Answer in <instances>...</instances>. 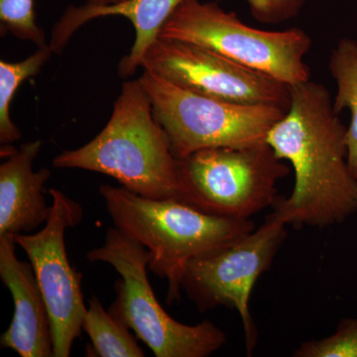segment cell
Masks as SVG:
<instances>
[{
  "mask_svg": "<svg viewBox=\"0 0 357 357\" xmlns=\"http://www.w3.org/2000/svg\"><path fill=\"white\" fill-rule=\"evenodd\" d=\"M52 197L50 215L36 234L14 236L24 250L51 319L54 357H69L75 340L81 337L86 307L82 290L83 275L70 266L65 245L66 230L83 220L81 204L57 189Z\"/></svg>",
  "mask_w": 357,
  "mask_h": 357,
  "instance_id": "9",
  "label": "cell"
},
{
  "mask_svg": "<svg viewBox=\"0 0 357 357\" xmlns=\"http://www.w3.org/2000/svg\"><path fill=\"white\" fill-rule=\"evenodd\" d=\"M180 160L178 201L215 217L250 220L272 208L290 173L268 143L199 150Z\"/></svg>",
  "mask_w": 357,
  "mask_h": 357,
  "instance_id": "7",
  "label": "cell"
},
{
  "mask_svg": "<svg viewBox=\"0 0 357 357\" xmlns=\"http://www.w3.org/2000/svg\"><path fill=\"white\" fill-rule=\"evenodd\" d=\"M82 328L89 340V356L143 357L144 351L131 335L128 326L103 307L98 298L89 300Z\"/></svg>",
  "mask_w": 357,
  "mask_h": 357,
  "instance_id": "15",
  "label": "cell"
},
{
  "mask_svg": "<svg viewBox=\"0 0 357 357\" xmlns=\"http://www.w3.org/2000/svg\"><path fill=\"white\" fill-rule=\"evenodd\" d=\"M128 0H86V4L95 6H116V4L123 3Z\"/></svg>",
  "mask_w": 357,
  "mask_h": 357,
  "instance_id": "20",
  "label": "cell"
},
{
  "mask_svg": "<svg viewBox=\"0 0 357 357\" xmlns=\"http://www.w3.org/2000/svg\"><path fill=\"white\" fill-rule=\"evenodd\" d=\"M0 33L31 42L38 48L46 46V35L40 28L34 0H0Z\"/></svg>",
  "mask_w": 357,
  "mask_h": 357,
  "instance_id": "17",
  "label": "cell"
},
{
  "mask_svg": "<svg viewBox=\"0 0 357 357\" xmlns=\"http://www.w3.org/2000/svg\"><path fill=\"white\" fill-rule=\"evenodd\" d=\"M141 68L201 95L288 110L290 86L189 42L157 37L143 56Z\"/></svg>",
  "mask_w": 357,
  "mask_h": 357,
  "instance_id": "10",
  "label": "cell"
},
{
  "mask_svg": "<svg viewBox=\"0 0 357 357\" xmlns=\"http://www.w3.org/2000/svg\"><path fill=\"white\" fill-rule=\"evenodd\" d=\"M13 236H0V278L11 294L14 312L0 345L21 357H54L48 307L31 264L18 259Z\"/></svg>",
  "mask_w": 357,
  "mask_h": 357,
  "instance_id": "11",
  "label": "cell"
},
{
  "mask_svg": "<svg viewBox=\"0 0 357 357\" xmlns=\"http://www.w3.org/2000/svg\"><path fill=\"white\" fill-rule=\"evenodd\" d=\"M185 0H128L123 3L109 6L84 4L70 6L54 25L50 45L54 54L63 53L74 33L89 21L107 16H122L132 23L135 41L128 55L119 64V75L123 79L132 76L141 67L143 56L158 37L161 28L174 11Z\"/></svg>",
  "mask_w": 357,
  "mask_h": 357,
  "instance_id": "13",
  "label": "cell"
},
{
  "mask_svg": "<svg viewBox=\"0 0 357 357\" xmlns=\"http://www.w3.org/2000/svg\"><path fill=\"white\" fill-rule=\"evenodd\" d=\"M328 70L337 84L333 109L337 114L344 109L351 112L345 143L347 163L357 178V40L342 38L337 42L328 59Z\"/></svg>",
  "mask_w": 357,
  "mask_h": 357,
  "instance_id": "14",
  "label": "cell"
},
{
  "mask_svg": "<svg viewBox=\"0 0 357 357\" xmlns=\"http://www.w3.org/2000/svg\"><path fill=\"white\" fill-rule=\"evenodd\" d=\"M290 107L268 134L267 143L295 173L289 198L274 211L287 225L324 229L357 213V178L347 163V128L324 84L311 79L290 86Z\"/></svg>",
  "mask_w": 357,
  "mask_h": 357,
  "instance_id": "1",
  "label": "cell"
},
{
  "mask_svg": "<svg viewBox=\"0 0 357 357\" xmlns=\"http://www.w3.org/2000/svg\"><path fill=\"white\" fill-rule=\"evenodd\" d=\"M158 37L210 49L290 86L311 79L304 59L311 50L312 39L305 30L253 28L218 1L185 0L166 21Z\"/></svg>",
  "mask_w": 357,
  "mask_h": 357,
  "instance_id": "5",
  "label": "cell"
},
{
  "mask_svg": "<svg viewBox=\"0 0 357 357\" xmlns=\"http://www.w3.org/2000/svg\"><path fill=\"white\" fill-rule=\"evenodd\" d=\"M294 357H357V319L344 318L335 333L319 340L302 342Z\"/></svg>",
  "mask_w": 357,
  "mask_h": 357,
  "instance_id": "18",
  "label": "cell"
},
{
  "mask_svg": "<svg viewBox=\"0 0 357 357\" xmlns=\"http://www.w3.org/2000/svg\"><path fill=\"white\" fill-rule=\"evenodd\" d=\"M50 45L38 48L18 63L0 61V143L11 144L21 139L22 133L10 116V107L16 91L26 79L36 76L53 55Z\"/></svg>",
  "mask_w": 357,
  "mask_h": 357,
  "instance_id": "16",
  "label": "cell"
},
{
  "mask_svg": "<svg viewBox=\"0 0 357 357\" xmlns=\"http://www.w3.org/2000/svg\"><path fill=\"white\" fill-rule=\"evenodd\" d=\"M139 79L178 159L208 148L267 143L270 130L287 112L274 105H243L201 95L146 70Z\"/></svg>",
  "mask_w": 357,
  "mask_h": 357,
  "instance_id": "6",
  "label": "cell"
},
{
  "mask_svg": "<svg viewBox=\"0 0 357 357\" xmlns=\"http://www.w3.org/2000/svg\"><path fill=\"white\" fill-rule=\"evenodd\" d=\"M287 225L273 211L257 229L195 258L183 272L182 291L199 312L218 307L238 312L248 356H252L258 340V331L249 310L251 293L285 243Z\"/></svg>",
  "mask_w": 357,
  "mask_h": 357,
  "instance_id": "8",
  "label": "cell"
},
{
  "mask_svg": "<svg viewBox=\"0 0 357 357\" xmlns=\"http://www.w3.org/2000/svg\"><path fill=\"white\" fill-rule=\"evenodd\" d=\"M227 1V0H215ZM251 15L262 24H280L299 15L306 0H246Z\"/></svg>",
  "mask_w": 357,
  "mask_h": 357,
  "instance_id": "19",
  "label": "cell"
},
{
  "mask_svg": "<svg viewBox=\"0 0 357 357\" xmlns=\"http://www.w3.org/2000/svg\"><path fill=\"white\" fill-rule=\"evenodd\" d=\"M41 147L40 140L24 143L0 165V236L30 234L48 220L44 189L52 172L32 168Z\"/></svg>",
  "mask_w": 357,
  "mask_h": 357,
  "instance_id": "12",
  "label": "cell"
},
{
  "mask_svg": "<svg viewBox=\"0 0 357 357\" xmlns=\"http://www.w3.org/2000/svg\"><path fill=\"white\" fill-rule=\"evenodd\" d=\"M100 192L114 227L149 251L150 271L168 282L169 304L181 298L188 263L255 229L251 220L208 215L178 199L144 198L107 184Z\"/></svg>",
  "mask_w": 357,
  "mask_h": 357,
  "instance_id": "3",
  "label": "cell"
},
{
  "mask_svg": "<svg viewBox=\"0 0 357 357\" xmlns=\"http://www.w3.org/2000/svg\"><path fill=\"white\" fill-rule=\"evenodd\" d=\"M53 167L105 174L144 198L178 199L180 192V160L139 79L123 84L100 134L84 146L59 154Z\"/></svg>",
  "mask_w": 357,
  "mask_h": 357,
  "instance_id": "2",
  "label": "cell"
},
{
  "mask_svg": "<svg viewBox=\"0 0 357 357\" xmlns=\"http://www.w3.org/2000/svg\"><path fill=\"white\" fill-rule=\"evenodd\" d=\"M86 258L109 263L121 275L109 312L132 330L155 356L206 357L227 344V335L211 321L189 326L167 314L148 280L149 251L117 227H110L102 248L89 251Z\"/></svg>",
  "mask_w": 357,
  "mask_h": 357,
  "instance_id": "4",
  "label": "cell"
}]
</instances>
